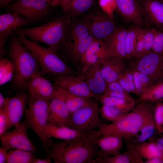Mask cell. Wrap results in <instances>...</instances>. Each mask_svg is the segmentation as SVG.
<instances>
[{
    "label": "cell",
    "mask_w": 163,
    "mask_h": 163,
    "mask_svg": "<svg viewBox=\"0 0 163 163\" xmlns=\"http://www.w3.org/2000/svg\"><path fill=\"white\" fill-rule=\"evenodd\" d=\"M45 132L46 136L49 139L54 137L63 140L70 139L82 134L69 127L48 123L45 127Z\"/></svg>",
    "instance_id": "obj_30"
},
{
    "label": "cell",
    "mask_w": 163,
    "mask_h": 163,
    "mask_svg": "<svg viewBox=\"0 0 163 163\" xmlns=\"http://www.w3.org/2000/svg\"><path fill=\"white\" fill-rule=\"evenodd\" d=\"M15 72L14 64L11 59L0 58V85L2 86L12 80Z\"/></svg>",
    "instance_id": "obj_36"
},
{
    "label": "cell",
    "mask_w": 163,
    "mask_h": 163,
    "mask_svg": "<svg viewBox=\"0 0 163 163\" xmlns=\"http://www.w3.org/2000/svg\"><path fill=\"white\" fill-rule=\"evenodd\" d=\"M70 117V114L64 102L55 96L50 102L48 123L68 127Z\"/></svg>",
    "instance_id": "obj_22"
},
{
    "label": "cell",
    "mask_w": 163,
    "mask_h": 163,
    "mask_svg": "<svg viewBox=\"0 0 163 163\" xmlns=\"http://www.w3.org/2000/svg\"><path fill=\"white\" fill-rule=\"evenodd\" d=\"M128 29L116 27L109 36L102 40L110 56L126 58L125 42Z\"/></svg>",
    "instance_id": "obj_21"
},
{
    "label": "cell",
    "mask_w": 163,
    "mask_h": 163,
    "mask_svg": "<svg viewBox=\"0 0 163 163\" xmlns=\"http://www.w3.org/2000/svg\"><path fill=\"white\" fill-rule=\"evenodd\" d=\"M126 60L110 56L99 63L101 73L107 84L117 81L120 75L128 68Z\"/></svg>",
    "instance_id": "obj_19"
},
{
    "label": "cell",
    "mask_w": 163,
    "mask_h": 163,
    "mask_svg": "<svg viewBox=\"0 0 163 163\" xmlns=\"http://www.w3.org/2000/svg\"><path fill=\"white\" fill-rule=\"evenodd\" d=\"M53 79L54 84L76 95L88 98L94 97L83 75H64L53 77Z\"/></svg>",
    "instance_id": "obj_14"
},
{
    "label": "cell",
    "mask_w": 163,
    "mask_h": 163,
    "mask_svg": "<svg viewBox=\"0 0 163 163\" xmlns=\"http://www.w3.org/2000/svg\"><path fill=\"white\" fill-rule=\"evenodd\" d=\"M51 7L46 0H17L5 8L7 12L16 13L31 23L45 18Z\"/></svg>",
    "instance_id": "obj_9"
},
{
    "label": "cell",
    "mask_w": 163,
    "mask_h": 163,
    "mask_svg": "<svg viewBox=\"0 0 163 163\" xmlns=\"http://www.w3.org/2000/svg\"><path fill=\"white\" fill-rule=\"evenodd\" d=\"M154 39L152 51L163 56V32L153 28Z\"/></svg>",
    "instance_id": "obj_40"
},
{
    "label": "cell",
    "mask_w": 163,
    "mask_h": 163,
    "mask_svg": "<svg viewBox=\"0 0 163 163\" xmlns=\"http://www.w3.org/2000/svg\"><path fill=\"white\" fill-rule=\"evenodd\" d=\"M99 112L103 118L111 122H116L124 117L128 113H125L116 107L103 104L99 109Z\"/></svg>",
    "instance_id": "obj_37"
},
{
    "label": "cell",
    "mask_w": 163,
    "mask_h": 163,
    "mask_svg": "<svg viewBox=\"0 0 163 163\" xmlns=\"http://www.w3.org/2000/svg\"><path fill=\"white\" fill-rule=\"evenodd\" d=\"M102 134L99 129L94 130L61 142L52 141L45 158L55 163H94L100 150L96 140Z\"/></svg>",
    "instance_id": "obj_1"
},
{
    "label": "cell",
    "mask_w": 163,
    "mask_h": 163,
    "mask_svg": "<svg viewBox=\"0 0 163 163\" xmlns=\"http://www.w3.org/2000/svg\"><path fill=\"white\" fill-rule=\"evenodd\" d=\"M145 163H163V159L159 158H154L146 160Z\"/></svg>",
    "instance_id": "obj_48"
},
{
    "label": "cell",
    "mask_w": 163,
    "mask_h": 163,
    "mask_svg": "<svg viewBox=\"0 0 163 163\" xmlns=\"http://www.w3.org/2000/svg\"><path fill=\"white\" fill-rule=\"evenodd\" d=\"M51 162L50 158H45L44 159L36 158L33 163H50Z\"/></svg>",
    "instance_id": "obj_52"
},
{
    "label": "cell",
    "mask_w": 163,
    "mask_h": 163,
    "mask_svg": "<svg viewBox=\"0 0 163 163\" xmlns=\"http://www.w3.org/2000/svg\"><path fill=\"white\" fill-rule=\"evenodd\" d=\"M50 101L35 98L28 94L24 122L27 128L32 129L40 139L43 148L48 153L52 141L46 136L45 128L48 123Z\"/></svg>",
    "instance_id": "obj_6"
},
{
    "label": "cell",
    "mask_w": 163,
    "mask_h": 163,
    "mask_svg": "<svg viewBox=\"0 0 163 163\" xmlns=\"http://www.w3.org/2000/svg\"><path fill=\"white\" fill-rule=\"evenodd\" d=\"M154 35L153 28H140L137 37L134 58L141 57L152 51Z\"/></svg>",
    "instance_id": "obj_28"
},
{
    "label": "cell",
    "mask_w": 163,
    "mask_h": 163,
    "mask_svg": "<svg viewBox=\"0 0 163 163\" xmlns=\"http://www.w3.org/2000/svg\"><path fill=\"white\" fill-rule=\"evenodd\" d=\"M117 81L127 92L138 96L134 82L129 81L121 75L119 76Z\"/></svg>",
    "instance_id": "obj_41"
},
{
    "label": "cell",
    "mask_w": 163,
    "mask_h": 163,
    "mask_svg": "<svg viewBox=\"0 0 163 163\" xmlns=\"http://www.w3.org/2000/svg\"><path fill=\"white\" fill-rule=\"evenodd\" d=\"M154 142L158 147L161 151L163 150V136L159 137L156 141Z\"/></svg>",
    "instance_id": "obj_51"
},
{
    "label": "cell",
    "mask_w": 163,
    "mask_h": 163,
    "mask_svg": "<svg viewBox=\"0 0 163 163\" xmlns=\"http://www.w3.org/2000/svg\"><path fill=\"white\" fill-rule=\"evenodd\" d=\"M28 96V94L22 91L11 97H7L5 106L4 108L8 120L7 131L20 123L26 110Z\"/></svg>",
    "instance_id": "obj_17"
},
{
    "label": "cell",
    "mask_w": 163,
    "mask_h": 163,
    "mask_svg": "<svg viewBox=\"0 0 163 163\" xmlns=\"http://www.w3.org/2000/svg\"><path fill=\"white\" fill-rule=\"evenodd\" d=\"M71 16L67 12L41 26L32 28L22 27L14 32H19L34 42L45 43L58 50L71 21Z\"/></svg>",
    "instance_id": "obj_3"
},
{
    "label": "cell",
    "mask_w": 163,
    "mask_h": 163,
    "mask_svg": "<svg viewBox=\"0 0 163 163\" xmlns=\"http://www.w3.org/2000/svg\"><path fill=\"white\" fill-rule=\"evenodd\" d=\"M94 39L83 21H71L61 45L66 47L73 58L79 60Z\"/></svg>",
    "instance_id": "obj_7"
},
{
    "label": "cell",
    "mask_w": 163,
    "mask_h": 163,
    "mask_svg": "<svg viewBox=\"0 0 163 163\" xmlns=\"http://www.w3.org/2000/svg\"><path fill=\"white\" fill-rule=\"evenodd\" d=\"M141 27L133 25L128 29L125 42L126 58L127 60L134 57L137 37Z\"/></svg>",
    "instance_id": "obj_34"
},
{
    "label": "cell",
    "mask_w": 163,
    "mask_h": 163,
    "mask_svg": "<svg viewBox=\"0 0 163 163\" xmlns=\"http://www.w3.org/2000/svg\"><path fill=\"white\" fill-rule=\"evenodd\" d=\"M102 104L113 107L125 113L131 111L135 108L136 103L126 100L102 94L94 96Z\"/></svg>",
    "instance_id": "obj_32"
},
{
    "label": "cell",
    "mask_w": 163,
    "mask_h": 163,
    "mask_svg": "<svg viewBox=\"0 0 163 163\" xmlns=\"http://www.w3.org/2000/svg\"><path fill=\"white\" fill-rule=\"evenodd\" d=\"M10 38L8 54L15 69L12 84L16 89L23 90L26 89L27 83L31 78L40 71V64L14 32L10 34Z\"/></svg>",
    "instance_id": "obj_2"
},
{
    "label": "cell",
    "mask_w": 163,
    "mask_h": 163,
    "mask_svg": "<svg viewBox=\"0 0 163 163\" xmlns=\"http://www.w3.org/2000/svg\"><path fill=\"white\" fill-rule=\"evenodd\" d=\"M8 120L4 108L0 109V137L7 131Z\"/></svg>",
    "instance_id": "obj_43"
},
{
    "label": "cell",
    "mask_w": 163,
    "mask_h": 163,
    "mask_svg": "<svg viewBox=\"0 0 163 163\" xmlns=\"http://www.w3.org/2000/svg\"><path fill=\"white\" fill-rule=\"evenodd\" d=\"M7 99L5 98L2 94V93L0 92V109L4 108L5 107Z\"/></svg>",
    "instance_id": "obj_47"
},
{
    "label": "cell",
    "mask_w": 163,
    "mask_h": 163,
    "mask_svg": "<svg viewBox=\"0 0 163 163\" xmlns=\"http://www.w3.org/2000/svg\"><path fill=\"white\" fill-rule=\"evenodd\" d=\"M163 100V80L155 82L148 87L136 101L152 104Z\"/></svg>",
    "instance_id": "obj_31"
},
{
    "label": "cell",
    "mask_w": 163,
    "mask_h": 163,
    "mask_svg": "<svg viewBox=\"0 0 163 163\" xmlns=\"http://www.w3.org/2000/svg\"><path fill=\"white\" fill-rule=\"evenodd\" d=\"M17 0H0V8L5 7Z\"/></svg>",
    "instance_id": "obj_50"
},
{
    "label": "cell",
    "mask_w": 163,
    "mask_h": 163,
    "mask_svg": "<svg viewBox=\"0 0 163 163\" xmlns=\"http://www.w3.org/2000/svg\"><path fill=\"white\" fill-rule=\"evenodd\" d=\"M55 85V96L59 98L64 102L70 114L92 101L90 98L76 95L58 85Z\"/></svg>",
    "instance_id": "obj_24"
},
{
    "label": "cell",
    "mask_w": 163,
    "mask_h": 163,
    "mask_svg": "<svg viewBox=\"0 0 163 163\" xmlns=\"http://www.w3.org/2000/svg\"><path fill=\"white\" fill-rule=\"evenodd\" d=\"M154 104L152 111L156 130L161 134L163 133V103L160 101Z\"/></svg>",
    "instance_id": "obj_39"
},
{
    "label": "cell",
    "mask_w": 163,
    "mask_h": 163,
    "mask_svg": "<svg viewBox=\"0 0 163 163\" xmlns=\"http://www.w3.org/2000/svg\"><path fill=\"white\" fill-rule=\"evenodd\" d=\"M141 7L145 24L154 25L163 32V3L155 0H137Z\"/></svg>",
    "instance_id": "obj_18"
},
{
    "label": "cell",
    "mask_w": 163,
    "mask_h": 163,
    "mask_svg": "<svg viewBox=\"0 0 163 163\" xmlns=\"http://www.w3.org/2000/svg\"><path fill=\"white\" fill-rule=\"evenodd\" d=\"M26 89L30 96L50 101L55 95V85L52 84L45 77L40 71L28 81Z\"/></svg>",
    "instance_id": "obj_15"
},
{
    "label": "cell",
    "mask_w": 163,
    "mask_h": 163,
    "mask_svg": "<svg viewBox=\"0 0 163 163\" xmlns=\"http://www.w3.org/2000/svg\"><path fill=\"white\" fill-rule=\"evenodd\" d=\"M61 6L63 11L66 12H68L71 3L73 0H60Z\"/></svg>",
    "instance_id": "obj_45"
},
{
    "label": "cell",
    "mask_w": 163,
    "mask_h": 163,
    "mask_svg": "<svg viewBox=\"0 0 163 163\" xmlns=\"http://www.w3.org/2000/svg\"><path fill=\"white\" fill-rule=\"evenodd\" d=\"M123 140L121 136L112 134H102L96 140V143L101 151L109 155H117L120 154Z\"/></svg>",
    "instance_id": "obj_26"
},
{
    "label": "cell",
    "mask_w": 163,
    "mask_h": 163,
    "mask_svg": "<svg viewBox=\"0 0 163 163\" xmlns=\"http://www.w3.org/2000/svg\"><path fill=\"white\" fill-rule=\"evenodd\" d=\"M110 56L102 40L94 39L79 59L84 65L83 72L89 67Z\"/></svg>",
    "instance_id": "obj_20"
},
{
    "label": "cell",
    "mask_w": 163,
    "mask_h": 163,
    "mask_svg": "<svg viewBox=\"0 0 163 163\" xmlns=\"http://www.w3.org/2000/svg\"><path fill=\"white\" fill-rule=\"evenodd\" d=\"M152 107L153 104L146 113L143 124L140 131V134L134 138L132 141L135 142H143L149 139L154 136L156 128Z\"/></svg>",
    "instance_id": "obj_29"
},
{
    "label": "cell",
    "mask_w": 163,
    "mask_h": 163,
    "mask_svg": "<svg viewBox=\"0 0 163 163\" xmlns=\"http://www.w3.org/2000/svg\"><path fill=\"white\" fill-rule=\"evenodd\" d=\"M7 150L3 147L0 148V163L6 162V157Z\"/></svg>",
    "instance_id": "obj_46"
},
{
    "label": "cell",
    "mask_w": 163,
    "mask_h": 163,
    "mask_svg": "<svg viewBox=\"0 0 163 163\" xmlns=\"http://www.w3.org/2000/svg\"><path fill=\"white\" fill-rule=\"evenodd\" d=\"M124 143L127 150L137 152L143 159L148 160L157 157L163 159V153L153 141L135 142L124 141Z\"/></svg>",
    "instance_id": "obj_25"
},
{
    "label": "cell",
    "mask_w": 163,
    "mask_h": 163,
    "mask_svg": "<svg viewBox=\"0 0 163 163\" xmlns=\"http://www.w3.org/2000/svg\"><path fill=\"white\" fill-rule=\"evenodd\" d=\"M128 68L133 75L134 83L139 97L154 82L148 76L133 66L128 65Z\"/></svg>",
    "instance_id": "obj_35"
},
{
    "label": "cell",
    "mask_w": 163,
    "mask_h": 163,
    "mask_svg": "<svg viewBox=\"0 0 163 163\" xmlns=\"http://www.w3.org/2000/svg\"><path fill=\"white\" fill-rule=\"evenodd\" d=\"M98 104L92 101L70 114L69 127L81 134H84L99 128L103 123L99 115Z\"/></svg>",
    "instance_id": "obj_8"
},
{
    "label": "cell",
    "mask_w": 163,
    "mask_h": 163,
    "mask_svg": "<svg viewBox=\"0 0 163 163\" xmlns=\"http://www.w3.org/2000/svg\"><path fill=\"white\" fill-rule=\"evenodd\" d=\"M30 23L28 20L15 12H7L0 14V58L4 57L6 55L5 45L10 34Z\"/></svg>",
    "instance_id": "obj_12"
},
{
    "label": "cell",
    "mask_w": 163,
    "mask_h": 163,
    "mask_svg": "<svg viewBox=\"0 0 163 163\" xmlns=\"http://www.w3.org/2000/svg\"><path fill=\"white\" fill-rule=\"evenodd\" d=\"M27 129L23 122L12 130L5 132L0 137L2 146L7 151L13 149L24 150L33 153L37 152L38 149L28 137Z\"/></svg>",
    "instance_id": "obj_11"
},
{
    "label": "cell",
    "mask_w": 163,
    "mask_h": 163,
    "mask_svg": "<svg viewBox=\"0 0 163 163\" xmlns=\"http://www.w3.org/2000/svg\"><path fill=\"white\" fill-rule=\"evenodd\" d=\"M94 163H145L143 158L137 152L128 150L117 155H109L100 150Z\"/></svg>",
    "instance_id": "obj_27"
},
{
    "label": "cell",
    "mask_w": 163,
    "mask_h": 163,
    "mask_svg": "<svg viewBox=\"0 0 163 163\" xmlns=\"http://www.w3.org/2000/svg\"><path fill=\"white\" fill-rule=\"evenodd\" d=\"M103 94L107 95L126 100L133 103H136V101H135L134 98L128 92L106 91L104 92Z\"/></svg>",
    "instance_id": "obj_42"
},
{
    "label": "cell",
    "mask_w": 163,
    "mask_h": 163,
    "mask_svg": "<svg viewBox=\"0 0 163 163\" xmlns=\"http://www.w3.org/2000/svg\"><path fill=\"white\" fill-rule=\"evenodd\" d=\"M83 76L94 97L104 94L107 83L101 73L99 63L89 67L84 72Z\"/></svg>",
    "instance_id": "obj_23"
},
{
    "label": "cell",
    "mask_w": 163,
    "mask_h": 163,
    "mask_svg": "<svg viewBox=\"0 0 163 163\" xmlns=\"http://www.w3.org/2000/svg\"><path fill=\"white\" fill-rule=\"evenodd\" d=\"M46 1L52 7L61 6L60 0H46Z\"/></svg>",
    "instance_id": "obj_49"
},
{
    "label": "cell",
    "mask_w": 163,
    "mask_h": 163,
    "mask_svg": "<svg viewBox=\"0 0 163 163\" xmlns=\"http://www.w3.org/2000/svg\"><path fill=\"white\" fill-rule=\"evenodd\" d=\"M128 64L148 76L154 83L163 80V56L152 51L141 57L134 58Z\"/></svg>",
    "instance_id": "obj_10"
},
{
    "label": "cell",
    "mask_w": 163,
    "mask_h": 163,
    "mask_svg": "<svg viewBox=\"0 0 163 163\" xmlns=\"http://www.w3.org/2000/svg\"><path fill=\"white\" fill-rule=\"evenodd\" d=\"M161 151H162V153H163V150H162Z\"/></svg>",
    "instance_id": "obj_54"
},
{
    "label": "cell",
    "mask_w": 163,
    "mask_h": 163,
    "mask_svg": "<svg viewBox=\"0 0 163 163\" xmlns=\"http://www.w3.org/2000/svg\"><path fill=\"white\" fill-rule=\"evenodd\" d=\"M163 3V0H155Z\"/></svg>",
    "instance_id": "obj_53"
},
{
    "label": "cell",
    "mask_w": 163,
    "mask_h": 163,
    "mask_svg": "<svg viewBox=\"0 0 163 163\" xmlns=\"http://www.w3.org/2000/svg\"><path fill=\"white\" fill-rule=\"evenodd\" d=\"M153 104L145 101L137 102L133 110L121 120L109 124L103 123L98 128L102 134L119 136L124 141H131L138 135L148 110Z\"/></svg>",
    "instance_id": "obj_5"
},
{
    "label": "cell",
    "mask_w": 163,
    "mask_h": 163,
    "mask_svg": "<svg viewBox=\"0 0 163 163\" xmlns=\"http://www.w3.org/2000/svg\"><path fill=\"white\" fill-rule=\"evenodd\" d=\"M94 0H73L68 12L71 15L78 16L88 10Z\"/></svg>",
    "instance_id": "obj_38"
},
{
    "label": "cell",
    "mask_w": 163,
    "mask_h": 163,
    "mask_svg": "<svg viewBox=\"0 0 163 163\" xmlns=\"http://www.w3.org/2000/svg\"><path fill=\"white\" fill-rule=\"evenodd\" d=\"M37 158L33 153L24 150L14 149L7 153V163H33Z\"/></svg>",
    "instance_id": "obj_33"
},
{
    "label": "cell",
    "mask_w": 163,
    "mask_h": 163,
    "mask_svg": "<svg viewBox=\"0 0 163 163\" xmlns=\"http://www.w3.org/2000/svg\"><path fill=\"white\" fill-rule=\"evenodd\" d=\"M23 44L34 55L40 65V73L43 75L53 77L72 75L73 71L57 54L58 50L50 47H45L38 43L28 39L21 33L14 32Z\"/></svg>",
    "instance_id": "obj_4"
},
{
    "label": "cell",
    "mask_w": 163,
    "mask_h": 163,
    "mask_svg": "<svg viewBox=\"0 0 163 163\" xmlns=\"http://www.w3.org/2000/svg\"><path fill=\"white\" fill-rule=\"evenodd\" d=\"M116 9L125 22L141 27L145 24L142 11L137 0H114Z\"/></svg>",
    "instance_id": "obj_16"
},
{
    "label": "cell",
    "mask_w": 163,
    "mask_h": 163,
    "mask_svg": "<svg viewBox=\"0 0 163 163\" xmlns=\"http://www.w3.org/2000/svg\"><path fill=\"white\" fill-rule=\"evenodd\" d=\"M83 21L94 38L103 40L116 27L111 18L106 13L97 11L87 16Z\"/></svg>",
    "instance_id": "obj_13"
},
{
    "label": "cell",
    "mask_w": 163,
    "mask_h": 163,
    "mask_svg": "<svg viewBox=\"0 0 163 163\" xmlns=\"http://www.w3.org/2000/svg\"><path fill=\"white\" fill-rule=\"evenodd\" d=\"M106 91L128 92L123 88L117 81L114 82L107 84L106 88L104 92Z\"/></svg>",
    "instance_id": "obj_44"
}]
</instances>
